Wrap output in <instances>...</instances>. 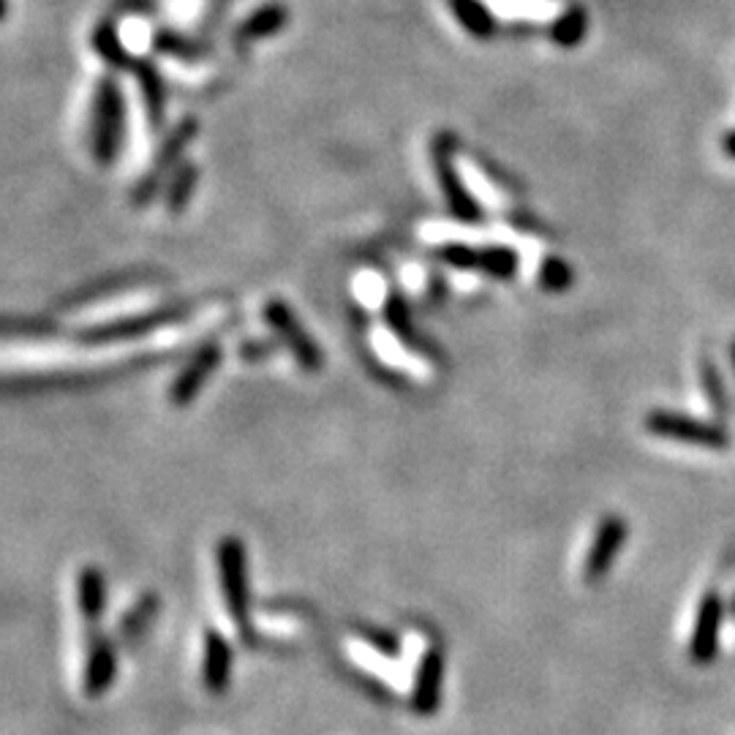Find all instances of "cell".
Returning a JSON list of instances; mask_svg holds the SVG:
<instances>
[{
	"instance_id": "cell-1",
	"label": "cell",
	"mask_w": 735,
	"mask_h": 735,
	"mask_svg": "<svg viewBox=\"0 0 735 735\" xmlns=\"http://www.w3.org/2000/svg\"><path fill=\"white\" fill-rule=\"evenodd\" d=\"M126 137V96L118 79L101 77L93 98L90 120V153L96 164L109 166L118 161Z\"/></svg>"
},
{
	"instance_id": "cell-2",
	"label": "cell",
	"mask_w": 735,
	"mask_h": 735,
	"mask_svg": "<svg viewBox=\"0 0 735 735\" xmlns=\"http://www.w3.org/2000/svg\"><path fill=\"white\" fill-rule=\"evenodd\" d=\"M196 134H199V123H196V118H183L181 123L166 134L164 142H161L159 153H155L153 164H150V170L144 172L142 181L137 183L134 196H131V202H134L137 207L150 205V202L159 196V188L164 185L166 177L175 175V170L181 166L183 153L188 150V144L194 142Z\"/></svg>"
},
{
	"instance_id": "cell-3",
	"label": "cell",
	"mask_w": 735,
	"mask_h": 735,
	"mask_svg": "<svg viewBox=\"0 0 735 735\" xmlns=\"http://www.w3.org/2000/svg\"><path fill=\"white\" fill-rule=\"evenodd\" d=\"M218 575H221V592L227 597L231 618L237 627L248 629V555L237 537H227L218 542Z\"/></svg>"
},
{
	"instance_id": "cell-4",
	"label": "cell",
	"mask_w": 735,
	"mask_h": 735,
	"mask_svg": "<svg viewBox=\"0 0 735 735\" xmlns=\"http://www.w3.org/2000/svg\"><path fill=\"white\" fill-rule=\"evenodd\" d=\"M646 428L662 439H673V442L694 444V447L705 450H725L731 444V439H727L722 428L673 412H651L646 417Z\"/></svg>"
},
{
	"instance_id": "cell-5",
	"label": "cell",
	"mask_w": 735,
	"mask_h": 735,
	"mask_svg": "<svg viewBox=\"0 0 735 735\" xmlns=\"http://www.w3.org/2000/svg\"><path fill=\"white\" fill-rule=\"evenodd\" d=\"M264 320L273 324L275 333L281 335L283 341H287L289 349H292V355L300 360V366L309 368V370H320L322 368L320 346H316L314 338L305 333L303 324L298 322V316L292 314V309H289L287 303H281V300H273V303L264 305Z\"/></svg>"
},
{
	"instance_id": "cell-6",
	"label": "cell",
	"mask_w": 735,
	"mask_h": 735,
	"mask_svg": "<svg viewBox=\"0 0 735 735\" xmlns=\"http://www.w3.org/2000/svg\"><path fill=\"white\" fill-rule=\"evenodd\" d=\"M433 170H436L439 185H442L444 196H447L450 210H453L461 221H477L479 216L477 202L472 199V194H468V188L463 185L461 175L455 172L453 159H450V148L442 142V139L433 142Z\"/></svg>"
},
{
	"instance_id": "cell-7",
	"label": "cell",
	"mask_w": 735,
	"mask_h": 735,
	"mask_svg": "<svg viewBox=\"0 0 735 735\" xmlns=\"http://www.w3.org/2000/svg\"><path fill=\"white\" fill-rule=\"evenodd\" d=\"M624 540H627V523L621 518H607L599 526L597 537H594L592 551L586 555V564H583V575L586 581H599L607 575L610 564L616 561L618 551H621Z\"/></svg>"
},
{
	"instance_id": "cell-8",
	"label": "cell",
	"mask_w": 735,
	"mask_h": 735,
	"mask_svg": "<svg viewBox=\"0 0 735 735\" xmlns=\"http://www.w3.org/2000/svg\"><path fill=\"white\" fill-rule=\"evenodd\" d=\"M131 77L137 79L139 93H142L144 101V115H148L150 129L159 131L164 126L166 118V85L161 77L159 68L148 61V57H137L134 66H131Z\"/></svg>"
},
{
	"instance_id": "cell-9",
	"label": "cell",
	"mask_w": 735,
	"mask_h": 735,
	"mask_svg": "<svg viewBox=\"0 0 735 735\" xmlns=\"http://www.w3.org/2000/svg\"><path fill=\"white\" fill-rule=\"evenodd\" d=\"M720 624H722V602L709 594L700 602L698 621H694L692 633V659L698 664H709L716 657V648H720Z\"/></svg>"
},
{
	"instance_id": "cell-10",
	"label": "cell",
	"mask_w": 735,
	"mask_h": 735,
	"mask_svg": "<svg viewBox=\"0 0 735 735\" xmlns=\"http://www.w3.org/2000/svg\"><path fill=\"white\" fill-rule=\"evenodd\" d=\"M218 360H221V349H218L216 344L199 349V355L185 366L183 374L175 379V385H172L170 390L172 403H175V407H185V403L194 401L196 392L202 390V385H205V381L210 379L213 370H216Z\"/></svg>"
},
{
	"instance_id": "cell-11",
	"label": "cell",
	"mask_w": 735,
	"mask_h": 735,
	"mask_svg": "<svg viewBox=\"0 0 735 735\" xmlns=\"http://www.w3.org/2000/svg\"><path fill=\"white\" fill-rule=\"evenodd\" d=\"M289 25V9L283 3H268L259 6L251 17L237 25L235 31V44L246 46L253 42H262V39H273L283 28Z\"/></svg>"
},
{
	"instance_id": "cell-12",
	"label": "cell",
	"mask_w": 735,
	"mask_h": 735,
	"mask_svg": "<svg viewBox=\"0 0 735 735\" xmlns=\"http://www.w3.org/2000/svg\"><path fill=\"white\" fill-rule=\"evenodd\" d=\"M442 679H444V657L442 651H428L422 657L420 670L414 681V709L420 714H433L442 698Z\"/></svg>"
},
{
	"instance_id": "cell-13",
	"label": "cell",
	"mask_w": 735,
	"mask_h": 735,
	"mask_svg": "<svg viewBox=\"0 0 735 735\" xmlns=\"http://www.w3.org/2000/svg\"><path fill=\"white\" fill-rule=\"evenodd\" d=\"M202 673H205V687L213 694L224 692L229 687L231 648L218 633L205 635V664H202Z\"/></svg>"
},
{
	"instance_id": "cell-14",
	"label": "cell",
	"mask_w": 735,
	"mask_h": 735,
	"mask_svg": "<svg viewBox=\"0 0 735 735\" xmlns=\"http://www.w3.org/2000/svg\"><path fill=\"white\" fill-rule=\"evenodd\" d=\"M90 44L93 50H96V55L101 57L112 72H131V66H134L137 57L126 50L123 39H120L118 28H115L112 22H98L90 36Z\"/></svg>"
},
{
	"instance_id": "cell-15",
	"label": "cell",
	"mask_w": 735,
	"mask_h": 735,
	"mask_svg": "<svg viewBox=\"0 0 735 735\" xmlns=\"http://www.w3.org/2000/svg\"><path fill=\"white\" fill-rule=\"evenodd\" d=\"M115 670H118L115 651L104 644V640H98V644L90 648L88 664H85V692H88L90 698L107 692L109 684L115 681Z\"/></svg>"
},
{
	"instance_id": "cell-16",
	"label": "cell",
	"mask_w": 735,
	"mask_h": 735,
	"mask_svg": "<svg viewBox=\"0 0 735 735\" xmlns=\"http://www.w3.org/2000/svg\"><path fill=\"white\" fill-rule=\"evenodd\" d=\"M450 9L472 36L485 39L496 31V20L483 0H450Z\"/></svg>"
},
{
	"instance_id": "cell-17",
	"label": "cell",
	"mask_w": 735,
	"mask_h": 735,
	"mask_svg": "<svg viewBox=\"0 0 735 735\" xmlns=\"http://www.w3.org/2000/svg\"><path fill=\"white\" fill-rule=\"evenodd\" d=\"M196 183H199V170H196V164H181L175 170V175L170 177V183H166V210L172 213V216H177V213H183L185 207H188L191 196H194L196 191Z\"/></svg>"
},
{
	"instance_id": "cell-18",
	"label": "cell",
	"mask_w": 735,
	"mask_h": 735,
	"mask_svg": "<svg viewBox=\"0 0 735 735\" xmlns=\"http://www.w3.org/2000/svg\"><path fill=\"white\" fill-rule=\"evenodd\" d=\"M104 597H107V592H104L101 572L88 566V570L79 575V607H83V616L88 618L90 624H96L98 618H101Z\"/></svg>"
},
{
	"instance_id": "cell-19",
	"label": "cell",
	"mask_w": 735,
	"mask_h": 735,
	"mask_svg": "<svg viewBox=\"0 0 735 735\" xmlns=\"http://www.w3.org/2000/svg\"><path fill=\"white\" fill-rule=\"evenodd\" d=\"M153 50L161 52V55L181 57V61H199V57L205 55V46L196 44L194 39L181 36V33L175 31L153 33Z\"/></svg>"
},
{
	"instance_id": "cell-20",
	"label": "cell",
	"mask_w": 735,
	"mask_h": 735,
	"mask_svg": "<svg viewBox=\"0 0 735 735\" xmlns=\"http://www.w3.org/2000/svg\"><path fill=\"white\" fill-rule=\"evenodd\" d=\"M551 36L561 46H575L586 36V14L581 9H570L561 17H555L551 25Z\"/></svg>"
},
{
	"instance_id": "cell-21",
	"label": "cell",
	"mask_w": 735,
	"mask_h": 735,
	"mask_svg": "<svg viewBox=\"0 0 735 735\" xmlns=\"http://www.w3.org/2000/svg\"><path fill=\"white\" fill-rule=\"evenodd\" d=\"M700 368H703V374H700V376H703V390H705V396H709L711 407H714V412H716V414L725 417V414H727L725 385H722V379H720V374H716L714 363L705 360Z\"/></svg>"
},
{
	"instance_id": "cell-22",
	"label": "cell",
	"mask_w": 735,
	"mask_h": 735,
	"mask_svg": "<svg viewBox=\"0 0 735 735\" xmlns=\"http://www.w3.org/2000/svg\"><path fill=\"white\" fill-rule=\"evenodd\" d=\"M515 268H518V257L509 248H488V251H483V270H488L490 275L507 278L515 273Z\"/></svg>"
},
{
	"instance_id": "cell-23",
	"label": "cell",
	"mask_w": 735,
	"mask_h": 735,
	"mask_svg": "<svg viewBox=\"0 0 735 735\" xmlns=\"http://www.w3.org/2000/svg\"><path fill=\"white\" fill-rule=\"evenodd\" d=\"M570 283H572V270L566 268L561 259L553 257L542 262V287H545L548 292H564Z\"/></svg>"
},
{
	"instance_id": "cell-24",
	"label": "cell",
	"mask_w": 735,
	"mask_h": 735,
	"mask_svg": "<svg viewBox=\"0 0 735 735\" xmlns=\"http://www.w3.org/2000/svg\"><path fill=\"white\" fill-rule=\"evenodd\" d=\"M444 259H447L453 268H461V270L483 268V253L472 251V248H466V246H447L444 248Z\"/></svg>"
},
{
	"instance_id": "cell-25",
	"label": "cell",
	"mask_w": 735,
	"mask_h": 735,
	"mask_svg": "<svg viewBox=\"0 0 735 735\" xmlns=\"http://www.w3.org/2000/svg\"><path fill=\"white\" fill-rule=\"evenodd\" d=\"M725 148H727V153H731L733 159H735V134H731V137L725 139Z\"/></svg>"
},
{
	"instance_id": "cell-26",
	"label": "cell",
	"mask_w": 735,
	"mask_h": 735,
	"mask_svg": "<svg viewBox=\"0 0 735 735\" xmlns=\"http://www.w3.org/2000/svg\"><path fill=\"white\" fill-rule=\"evenodd\" d=\"M9 17V0H0V22Z\"/></svg>"
},
{
	"instance_id": "cell-27",
	"label": "cell",
	"mask_w": 735,
	"mask_h": 735,
	"mask_svg": "<svg viewBox=\"0 0 735 735\" xmlns=\"http://www.w3.org/2000/svg\"><path fill=\"white\" fill-rule=\"evenodd\" d=\"M733 368H735V344H733Z\"/></svg>"
}]
</instances>
